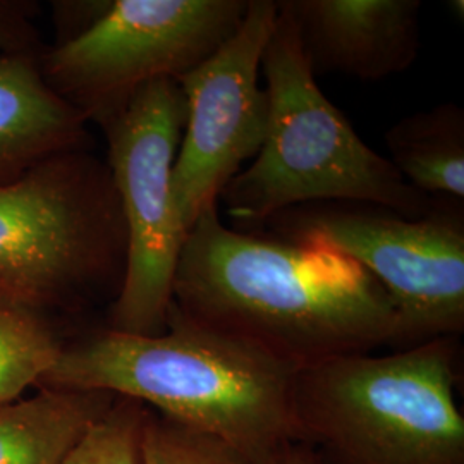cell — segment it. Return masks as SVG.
<instances>
[{"label": "cell", "instance_id": "obj_3", "mask_svg": "<svg viewBox=\"0 0 464 464\" xmlns=\"http://www.w3.org/2000/svg\"><path fill=\"white\" fill-rule=\"evenodd\" d=\"M268 38L262 71L268 121L255 162L222 191L226 212L241 224H264L312 203H368L423 216L430 197L406 183L389 157L370 149L316 84L289 11Z\"/></svg>", "mask_w": 464, "mask_h": 464}, {"label": "cell", "instance_id": "obj_5", "mask_svg": "<svg viewBox=\"0 0 464 464\" xmlns=\"http://www.w3.org/2000/svg\"><path fill=\"white\" fill-rule=\"evenodd\" d=\"M126 262L116 184L92 150L53 155L0 181V301L47 316L102 293L116 299Z\"/></svg>", "mask_w": 464, "mask_h": 464}, {"label": "cell", "instance_id": "obj_6", "mask_svg": "<svg viewBox=\"0 0 464 464\" xmlns=\"http://www.w3.org/2000/svg\"><path fill=\"white\" fill-rule=\"evenodd\" d=\"M268 222L281 239L363 266L396 308L398 349L463 334V199L433 198L415 218L368 203H312Z\"/></svg>", "mask_w": 464, "mask_h": 464}, {"label": "cell", "instance_id": "obj_11", "mask_svg": "<svg viewBox=\"0 0 464 464\" xmlns=\"http://www.w3.org/2000/svg\"><path fill=\"white\" fill-rule=\"evenodd\" d=\"M88 124L44 82L36 55L0 53V181L53 155L92 150Z\"/></svg>", "mask_w": 464, "mask_h": 464}, {"label": "cell", "instance_id": "obj_10", "mask_svg": "<svg viewBox=\"0 0 464 464\" xmlns=\"http://www.w3.org/2000/svg\"><path fill=\"white\" fill-rule=\"evenodd\" d=\"M314 72L381 82L413 66L420 0H281Z\"/></svg>", "mask_w": 464, "mask_h": 464}, {"label": "cell", "instance_id": "obj_18", "mask_svg": "<svg viewBox=\"0 0 464 464\" xmlns=\"http://www.w3.org/2000/svg\"><path fill=\"white\" fill-rule=\"evenodd\" d=\"M277 464H320V461L316 459L312 449L296 444L282 456L281 461Z\"/></svg>", "mask_w": 464, "mask_h": 464}, {"label": "cell", "instance_id": "obj_15", "mask_svg": "<svg viewBox=\"0 0 464 464\" xmlns=\"http://www.w3.org/2000/svg\"><path fill=\"white\" fill-rule=\"evenodd\" d=\"M149 408L116 396L63 464H141V435Z\"/></svg>", "mask_w": 464, "mask_h": 464}, {"label": "cell", "instance_id": "obj_7", "mask_svg": "<svg viewBox=\"0 0 464 464\" xmlns=\"http://www.w3.org/2000/svg\"><path fill=\"white\" fill-rule=\"evenodd\" d=\"M248 0H111L84 32L42 50L50 90L103 128L143 86L179 80L239 28Z\"/></svg>", "mask_w": 464, "mask_h": 464}, {"label": "cell", "instance_id": "obj_8", "mask_svg": "<svg viewBox=\"0 0 464 464\" xmlns=\"http://www.w3.org/2000/svg\"><path fill=\"white\" fill-rule=\"evenodd\" d=\"M186 122L176 80L143 86L107 122V159L128 231L126 274L111 304L109 329L159 335L166 331L172 284L188 236L172 193V170Z\"/></svg>", "mask_w": 464, "mask_h": 464}, {"label": "cell", "instance_id": "obj_1", "mask_svg": "<svg viewBox=\"0 0 464 464\" xmlns=\"http://www.w3.org/2000/svg\"><path fill=\"white\" fill-rule=\"evenodd\" d=\"M172 303L299 370L398 349L396 308L363 266L334 249L231 229L218 205L186 236Z\"/></svg>", "mask_w": 464, "mask_h": 464}, {"label": "cell", "instance_id": "obj_9", "mask_svg": "<svg viewBox=\"0 0 464 464\" xmlns=\"http://www.w3.org/2000/svg\"><path fill=\"white\" fill-rule=\"evenodd\" d=\"M277 14L276 0H248L231 38L176 80L186 102V122L172 193L188 232L205 210L218 205L226 186L264 145L268 97L258 76Z\"/></svg>", "mask_w": 464, "mask_h": 464}, {"label": "cell", "instance_id": "obj_12", "mask_svg": "<svg viewBox=\"0 0 464 464\" xmlns=\"http://www.w3.org/2000/svg\"><path fill=\"white\" fill-rule=\"evenodd\" d=\"M116 396L103 391L42 387L0 404V464H63Z\"/></svg>", "mask_w": 464, "mask_h": 464}, {"label": "cell", "instance_id": "obj_16", "mask_svg": "<svg viewBox=\"0 0 464 464\" xmlns=\"http://www.w3.org/2000/svg\"><path fill=\"white\" fill-rule=\"evenodd\" d=\"M141 464H253L208 433L151 411L143 423Z\"/></svg>", "mask_w": 464, "mask_h": 464}, {"label": "cell", "instance_id": "obj_2", "mask_svg": "<svg viewBox=\"0 0 464 464\" xmlns=\"http://www.w3.org/2000/svg\"><path fill=\"white\" fill-rule=\"evenodd\" d=\"M298 370L184 315L172 303L159 335L105 327L64 344L40 387L136 399L159 415L220 439L253 464H277L299 444Z\"/></svg>", "mask_w": 464, "mask_h": 464}, {"label": "cell", "instance_id": "obj_4", "mask_svg": "<svg viewBox=\"0 0 464 464\" xmlns=\"http://www.w3.org/2000/svg\"><path fill=\"white\" fill-rule=\"evenodd\" d=\"M458 337L301 368L299 444L320 464H464Z\"/></svg>", "mask_w": 464, "mask_h": 464}, {"label": "cell", "instance_id": "obj_14", "mask_svg": "<svg viewBox=\"0 0 464 464\" xmlns=\"http://www.w3.org/2000/svg\"><path fill=\"white\" fill-rule=\"evenodd\" d=\"M63 348L49 316L0 301V404L40 385Z\"/></svg>", "mask_w": 464, "mask_h": 464}, {"label": "cell", "instance_id": "obj_13", "mask_svg": "<svg viewBox=\"0 0 464 464\" xmlns=\"http://www.w3.org/2000/svg\"><path fill=\"white\" fill-rule=\"evenodd\" d=\"M391 164L430 198L464 199V111L449 102L402 117L385 133Z\"/></svg>", "mask_w": 464, "mask_h": 464}, {"label": "cell", "instance_id": "obj_17", "mask_svg": "<svg viewBox=\"0 0 464 464\" xmlns=\"http://www.w3.org/2000/svg\"><path fill=\"white\" fill-rule=\"evenodd\" d=\"M38 4L32 0H0V53L40 55L42 38L34 26Z\"/></svg>", "mask_w": 464, "mask_h": 464}]
</instances>
